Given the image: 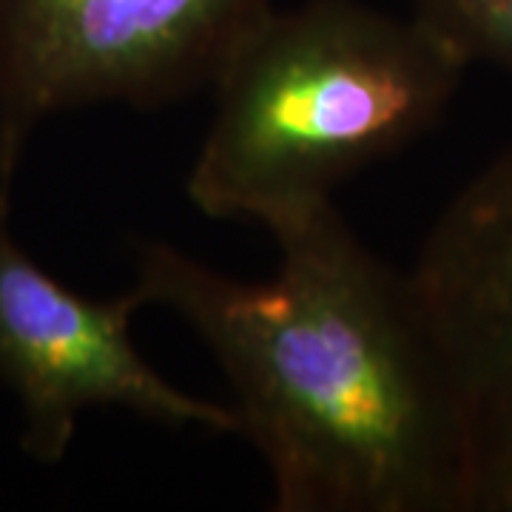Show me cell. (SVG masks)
I'll return each mask as SVG.
<instances>
[{"instance_id":"cell-1","label":"cell","mask_w":512,"mask_h":512,"mask_svg":"<svg viewBox=\"0 0 512 512\" xmlns=\"http://www.w3.org/2000/svg\"><path fill=\"white\" fill-rule=\"evenodd\" d=\"M268 234L279 268L265 282L151 242L134 291L220 362L271 507L467 510L456 399L410 271L373 254L333 202Z\"/></svg>"},{"instance_id":"cell-2","label":"cell","mask_w":512,"mask_h":512,"mask_svg":"<svg viewBox=\"0 0 512 512\" xmlns=\"http://www.w3.org/2000/svg\"><path fill=\"white\" fill-rule=\"evenodd\" d=\"M470 63L416 15L359 0L271 9L214 83L188 200L274 231L433 131Z\"/></svg>"},{"instance_id":"cell-3","label":"cell","mask_w":512,"mask_h":512,"mask_svg":"<svg viewBox=\"0 0 512 512\" xmlns=\"http://www.w3.org/2000/svg\"><path fill=\"white\" fill-rule=\"evenodd\" d=\"M274 0H0V208L49 117L214 89Z\"/></svg>"},{"instance_id":"cell-4","label":"cell","mask_w":512,"mask_h":512,"mask_svg":"<svg viewBox=\"0 0 512 512\" xmlns=\"http://www.w3.org/2000/svg\"><path fill=\"white\" fill-rule=\"evenodd\" d=\"M140 293L92 299L40 268L0 208V382L20 407V447L57 464L86 410L120 407L168 427L239 433L234 404L200 399L165 379L131 336Z\"/></svg>"},{"instance_id":"cell-5","label":"cell","mask_w":512,"mask_h":512,"mask_svg":"<svg viewBox=\"0 0 512 512\" xmlns=\"http://www.w3.org/2000/svg\"><path fill=\"white\" fill-rule=\"evenodd\" d=\"M464 447V512H512V143L444 208L410 268Z\"/></svg>"},{"instance_id":"cell-6","label":"cell","mask_w":512,"mask_h":512,"mask_svg":"<svg viewBox=\"0 0 512 512\" xmlns=\"http://www.w3.org/2000/svg\"><path fill=\"white\" fill-rule=\"evenodd\" d=\"M413 15L470 66L495 63L512 72V0H416Z\"/></svg>"}]
</instances>
